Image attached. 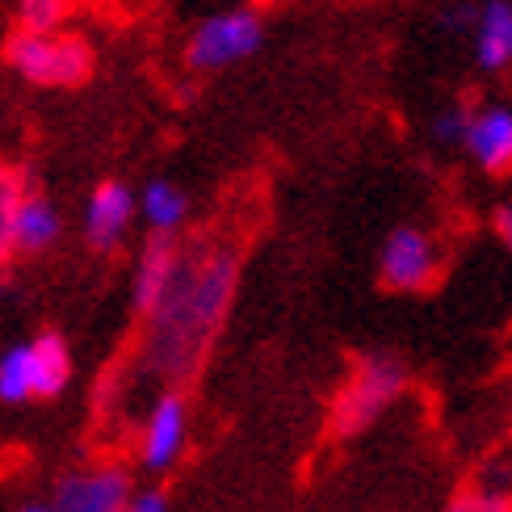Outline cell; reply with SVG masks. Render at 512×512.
I'll list each match as a JSON object with an SVG mask.
<instances>
[{"mask_svg":"<svg viewBox=\"0 0 512 512\" xmlns=\"http://www.w3.org/2000/svg\"><path fill=\"white\" fill-rule=\"evenodd\" d=\"M17 512H51V508H47V504H21Z\"/></svg>","mask_w":512,"mask_h":512,"instance_id":"23","label":"cell"},{"mask_svg":"<svg viewBox=\"0 0 512 512\" xmlns=\"http://www.w3.org/2000/svg\"><path fill=\"white\" fill-rule=\"evenodd\" d=\"M0 403H30V349L17 340L0 353Z\"/></svg>","mask_w":512,"mask_h":512,"instance_id":"16","label":"cell"},{"mask_svg":"<svg viewBox=\"0 0 512 512\" xmlns=\"http://www.w3.org/2000/svg\"><path fill=\"white\" fill-rule=\"evenodd\" d=\"M5 59L21 80L42 84V89H72V84L89 80V72H93V47L80 34L17 30L5 42Z\"/></svg>","mask_w":512,"mask_h":512,"instance_id":"2","label":"cell"},{"mask_svg":"<svg viewBox=\"0 0 512 512\" xmlns=\"http://www.w3.org/2000/svg\"><path fill=\"white\" fill-rule=\"evenodd\" d=\"M450 512H512V454L487 458L475 483L450 504Z\"/></svg>","mask_w":512,"mask_h":512,"instance_id":"14","label":"cell"},{"mask_svg":"<svg viewBox=\"0 0 512 512\" xmlns=\"http://www.w3.org/2000/svg\"><path fill=\"white\" fill-rule=\"evenodd\" d=\"M135 215L152 227V236H177L181 223L189 219V198L173 181H147L143 194H135Z\"/></svg>","mask_w":512,"mask_h":512,"instance_id":"15","label":"cell"},{"mask_svg":"<svg viewBox=\"0 0 512 512\" xmlns=\"http://www.w3.org/2000/svg\"><path fill=\"white\" fill-rule=\"evenodd\" d=\"M441 273V252L433 244V236H424L420 227H395L378 252V277L387 290H429Z\"/></svg>","mask_w":512,"mask_h":512,"instance_id":"5","label":"cell"},{"mask_svg":"<svg viewBox=\"0 0 512 512\" xmlns=\"http://www.w3.org/2000/svg\"><path fill=\"white\" fill-rule=\"evenodd\" d=\"M135 194L122 181H101L84 202V240L97 252H114L135 223Z\"/></svg>","mask_w":512,"mask_h":512,"instance_id":"8","label":"cell"},{"mask_svg":"<svg viewBox=\"0 0 512 512\" xmlns=\"http://www.w3.org/2000/svg\"><path fill=\"white\" fill-rule=\"evenodd\" d=\"M265 42V21L256 9H223L198 21V30L185 42V63L194 72H227L252 59Z\"/></svg>","mask_w":512,"mask_h":512,"instance_id":"4","label":"cell"},{"mask_svg":"<svg viewBox=\"0 0 512 512\" xmlns=\"http://www.w3.org/2000/svg\"><path fill=\"white\" fill-rule=\"evenodd\" d=\"M59 231H63V219L55 202L42 194H26L9 223V256H42L47 248H55Z\"/></svg>","mask_w":512,"mask_h":512,"instance_id":"10","label":"cell"},{"mask_svg":"<svg viewBox=\"0 0 512 512\" xmlns=\"http://www.w3.org/2000/svg\"><path fill=\"white\" fill-rule=\"evenodd\" d=\"M26 194L30 189H26V181H21L17 168L0 164V256H9V223H13V210L21 206Z\"/></svg>","mask_w":512,"mask_h":512,"instance_id":"18","label":"cell"},{"mask_svg":"<svg viewBox=\"0 0 512 512\" xmlns=\"http://www.w3.org/2000/svg\"><path fill=\"white\" fill-rule=\"evenodd\" d=\"M72 0H17V30L26 34H59L68 21Z\"/></svg>","mask_w":512,"mask_h":512,"instance_id":"17","label":"cell"},{"mask_svg":"<svg viewBox=\"0 0 512 512\" xmlns=\"http://www.w3.org/2000/svg\"><path fill=\"white\" fill-rule=\"evenodd\" d=\"M403 387H408V370H403L395 357H387V353L361 357L353 366V374H349V382L340 387L336 403H332V429H336V437L366 433L370 424L399 399Z\"/></svg>","mask_w":512,"mask_h":512,"instance_id":"3","label":"cell"},{"mask_svg":"<svg viewBox=\"0 0 512 512\" xmlns=\"http://www.w3.org/2000/svg\"><path fill=\"white\" fill-rule=\"evenodd\" d=\"M471 47L483 72L512 68V0H487V5H479L475 26H471Z\"/></svg>","mask_w":512,"mask_h":512,"instance_id":"12","label":"cell"},{"mask_svg":"<svg viewBox=\"0 0 512 512\" xmlns=\"http://www.w3.org/2000/svg\"><path fill=\"white\" fill-rule=\"evenodd\" d=\"M462 147L471 152V160L483 168V173H512V110L508 105H483V110H471V122H466Z\"/></svg>","mask_w":512,"mask_h":512,"instance_id":"9","label":"cell"},{"mask_svg":"<svg viewBox=\"0 0 512 512\" xmlns=\"http://www.w3.org/2000/svg\"><path fill=\"white\" fill-rule=\"evenodd\" d=\"M126 512H168V496L156 492V487H147V492H131Z\"/></svg>","mask_w":512,"mask_h":512,"instance_id":"21","label":"cell"},{"mask_svg":"<svg viewBox=\"0 0 512 512\" xmlns=\"http://www.w3.org/2000/svg\"><path fill=\"white\" fill-rule=\"evenodd\" d=\"M185 437H189V408H185V395L177 391H164L152 412L143 420V433H139V462L147 471H173L177 458L185 454Z\"/></svg>","mask_w":512,"mask_h":512,"instance_id":"7","label":"cell"},{"mask_svg":"<svg viewBox=\"0 0 512 512\" xmlns=\"http://www.w3.org/2000/svg\"><path fill=\"white\" fill-rule=\"evenodd\" d=\"M496 236H500V244L512 252V206H500V210H496Z\"/></svg>","mask_w":512,"mask_h":512,"instance_id":"22","label":"cell"},{"mask_svg":"<svg viewBox=\"0 0 512 512\" xmlns=\"http://www.w3.org/2000/svg\"><path fill=\"white\" fill-rule=\"evenodd\" d=\"M126 500H131V475L122 466H89V471L63 475L47 508L51 512H126Z\"/></svg>","mask_w":512,"mask_h":512,"instance_id":"6","label":"cell"},{"mask_svg":"<svg viewBox=\"0 0 512 512\" xmlns=\"http://www.w3.org/2000/svg\"><path fill=\"white\" fill-rule=\"evenodd\" d=\"M177 261H181V248L173 236L147 240V248L135 261V282H131V303L139 315H147L160 303V294L168 290V282H173V273H177Z\"/></svg>","mask_w":512,"mask_h":512,"instance_id":"11","label":"cell"},{"mask_svg":"<svg viewBox=\"0 0 512 512\" xmlns=\"http://www.w3.org/2000/svg\"><path fill=\"white\" fill-rule=\"evenodd\" d=\"M30 349V399H55L72 382V349L59 332H38Z\"/></svg>","mask_w":512,"mask_h":512,"instance_id":"13","label":"cell"},{"mask_svg":"<svg viewBox=\"0 0 512 512\" xmlns=\"http://www.w3.org/2000/svg\"><path fill=\"white\" fill-rule=\"evenodd\" d=\"M475 13H479V5H471V0H454L450 9H441V26L450 34H471Z\"/></svg>","mask_w":512,"mask_h":512,"instance_id":"20","label":"cell"},{"mask_svg":"<svg viewBox=\"0 0 512 512\" xmlns=\"http://www.w3.org/2000/svg\"><path fill=\"white\" fill-rule=\"evenodd\" d=\"M466 122H471V110H466V105H445V110L433 118V139L437 143H462Z\"/></svg>","mask_w":512,"mask_h":512,"instance_id":"19","label":"cell"},{"mask_svg":"<svg viewBox=\"0 0 512 512\" xmlns=\"http://www.w3.org/2000/svg\"><path fill=\"white\" fill-rule=\"evenodd\" d=\"M240 282V256L231 248H189L181 252L177 273L160 303L147 311L143 328V366L164 382H189L206 353L215 349L223 319L231 311Z\"/></svg>","mask_w":512,"mask_h":512,"instance_id":"1","label":"cell"}]
</instances>
